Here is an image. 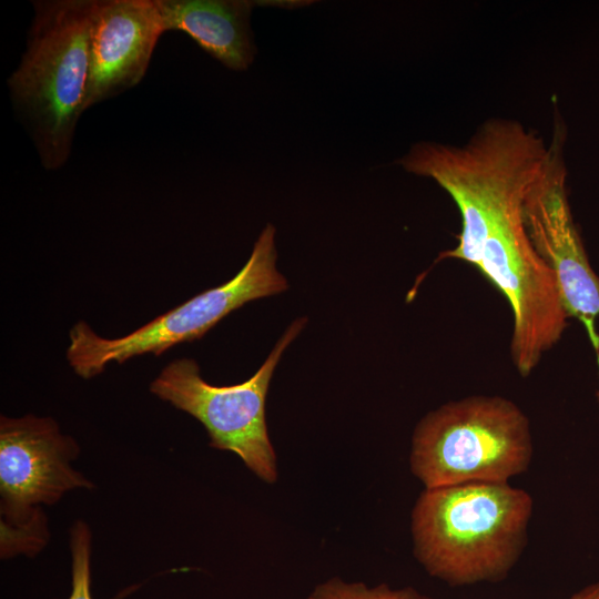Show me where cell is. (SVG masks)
Returning a JSON list of instances; mask_svg holds the SVG:
<instances>
[{"label":"cell","instance_id":"obj_1","mask_svg":"<svg viewBox=\"0 0 599 599\" xmlns=\"http://www.w3.org/2000/svg\"><path fill=\"white\" fill-rule=\"evenodd\" d=\"M532 509L508 483L425 488L412 512L415 558L449 586L500 581L526 547Z\"/></svg>","mask_w":599,"mask_h":599},{"label":"cell","instance_id":"obj_2","mask_svg":"<svg viewBox=\"0 0 599 599\" xmlns=\"http://www.w3.org/2000/svg\"><path fill=\"white\" fill-rule=\"evenodd\" d=\"M93 4L33 1L26 49L7 80L13 111L49 171L67 163L84 112Z\"/></svg>","mask_w":599,"mask_h":599},{"label":"cell","instance_id":"obj_3","mask_svg":"<svg viewBox=\"0 0 599 599\" xmlns=\"http://www.w3.org/2000/svg\"><path fill=\"white\" fill-rule=\"evenodd\" d=\"M548 155L549 145L535 131L514 120L493 119L461 146L419 142L398 163L433 179L450 195L461 217L458 243L467 244L495 212L526 196Z\"/></svg>","mask_w":599,"mask_h":599},{"label":"cell","instance_id":"obj_4","mask_svg":"<svg viewBox=\"0 0 599 599\" xmlns=\"http://www.w3.org/2000/svg\"><path fill=\"white\" fill-rule=\"evenodd\" d=\"M534 454L524 412L500 396H469L424 416L415 427L412 473L425 488L465 483H508Z\"/></svg>","mask_w":599,"mask_h":599},{"label":"cell","instance_id":"obj_5","mask_svg":"<svg viewBox=\"0 0 599 599\" xmlns=\"http://www.w3.org/2000/svg\"><path fill=\"white\" fill-rule=\"evenodd\" d=\"M80 455L77 440L51 417L32 414L0 417V556L33 557L50 534L42 505L58 502L74 489L94 484L71 463Z\"/></svg>","mask_w":599,"mask_h":599},{"label":"cell","instance_id":"obj_6","mask_svg":"<svg viewBox=\"0 0 599 599\" xmlns=\"http://www.w3.org/2000/svg\"><path fill=\"white\" fill-rule=\"evenodd\" d=\"M275 227L267 224L250 258L226 283L206 290L155 317L136 331L119 337L99 336L83 321L70 329L67 359L84 379L101 374L111 362L122 364L143 354L161 355L181 343L203 337L222 318L244 304L282 293L286 278L276 268Z\"/></svg>","mask_w":599,"mask_h":599},{"label":"cell","instance_id":"obj_7","mask_svg":"<svg viewBox=\"0 0 599 599\" xmlns=\"http://www.w3.org/2000/svg\"><path fill=\"white\" fill-rule=\"evenodd\" d=\"M306 322V317L296 318L257 372L243 383L209 384L194 359L179 358L153 379L150 392L196 418L205 427L212 448L236 454L261 480L274 484L277 465L266 424V396L281 356Z\"/></svg>","mask_w":599,"mask_h":599},{"label":"cell","instance_id":"obj_8","mask_svg":"<svg viewBox=\"0 0 599 599\" xmlns=\"http://www.w3.org/2000/svg\"><path fill=\"white\" fill-rule=\"evenodd\" d=\"M561 146L557 128L547 162L525 197L524 220L534 248L555 274L566 312L585 325L599 353V276L572 220Z\"/></svg>","mask_w":599,"mask_h":599},{"label":"cell","instance_id":"obj_9","mask_svg":"<svg viewBox=\"0 0 599 599\" xmlns=\"http://www.w3.org/2000/svg\"><path fill=\"white\" fill-rule=\"evenodd\" d=\"M164 32L156 0H94L84 112L138 85Z\"/></svg>","mask_w":599,"mask_h":599},{"label":"cell","instance_id":"obj_10","mask_svg":"<svg viewBox=\"0 0 599 599\" xmlns=\"http://www.w3.org/2000/svg\"><path fill=\"white\" fill-rule=\"evenodd\" d=\"M165 32L181 31L224 67L242 71L255 55L252 9L263 1L156 0Z\"/></svg>","mask_w":599,"mask_h":599},{"label":"cell","instance_id":"obj_11","mask_svg":"<svg viewBox=\"0 0 599 599\" xmlns=\"http://www.w3.org/2000/svg\"><path fill=\"white\" fill-rule=\"evenodd\" d=\"M306 599H432L413 587L392 588L386 583L368 586L338 577L315 586Z\"/></svg>","mask_w":599,"mask_h":599},{"label":"cell","instance_id":"obj_12","mask_svg":"<svg viewBox=\"0 0 599 599\" xmlns=\"http://www.w3.org/2000/svg\"><path fill=\"white\" fill-rule=\"evenodd\" d=\"M70 549L72 557L71 593L68 599H93L91 593V531L89 526L77 520L70 530ZM136 586L129 587L113 599H122Z\"/></svg>","mask_w":599,"mask_h":599},{"label":"cell","instance_id":"obj_13","mask_svg":"<svg viewBox=\"0 0 599 599\" xmlns=\"http://www.w3.org/2000/svg\"><path fill=\"white\" fill-rule=\"evenodd\" d=\"M569 599H599V581L583 587Z\"/></svg>","mask_w":599,"mask_h":599}]
</instances>
